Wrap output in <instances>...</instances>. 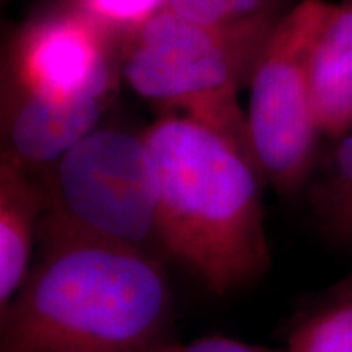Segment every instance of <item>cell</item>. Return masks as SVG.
<instances>
[{"label":"cell","instance_id":"cell-1","mask_svg":"<svg viewBox=\"0 0 352 352\" xmlns=\"http://www.w3.org/2000/svg\"><path fill=\"white\" fill-rule=\"evenodd\" d=\"M39 259L3 311L0 352H155L171 316L151 252L41 219Z\"/></svg>","mask_w":352,"mask_h":352},{"label":"cell","instance_id":"cell-5","mask_svg":"<svg viewBox=\"0 0 352 352\" xmlns=\"http://www.w3.org/2000/svg\"><path fill=\"white\" fill-rule=\"evenodd\" d=\"M328 0H302L276 21L250 77L246 109L254 165L280 195L297 192L315 166L316 126L310 59L333 10Z\"/></svg>","mask_w":352,"mask_h":352},{"label":"cell","instance_id":"cell-15","mask_svg":"<svg viewBox=\"0 0 352 352\" xmlns=\"http://www.w3.org/2000/svg\"><path fill=\"white\" fill-rule=\"evenodd\" d=\"M334 240H340L342 243L352 245V215L349 219H346L344 222L340 223L334 230L329 233Z\"/></svg>","mask_w":352,"mask_h":352},{"label":"cell","instance_id":"cell-10","mask_svg":"<svg viewBox=\"0 0 352 352\" xmlns=\"http://www.w3.org/2000/svg\"><path fill=\"white\" fill-rule=\"evenodd\" d=\"M290 352H352V279L298 321L289 336Z\"/></svg>","mask_w":352,"mask_h":352},{"label":"cell","instance_id":"cell-9","mask_svg":"<svg viewBox=\"0 0 352 352\" xmlns=\"http://www.w3.org/2000/svg\"><path fill=\"white\" fill-rule=\"evenodd\" d=\"M311 107L321 135L352 131V0L334 3L310 59Z\"/></svg>","mask_w":352,"mask_h":352},{"label":"cell","instance_id":"cell-6","mask_svg":"<svg viewBox=\"0 0 352 352\" xmlns=\"http://www.w3.org/2000/svg\"><path fill=\"white\" fill-rule=\"evenodd\" d=\"M114 43L72 7L43 13L13 39L3 94L109 101L120 77Z\"/></svg>","mask_w":352,"mask_h":352},{"label":"cell","instance_id":"cell-7","mask_svg":"<svg viewBox=\"0 0 352 352\" xmlns=\"http://www.w3.org/2000/svg\"><path fill=\"white\" fill-rule=\"evenodd\" d=\"M108 103L103 100L6 95L2 104V155L32 173H43L98 129Z\"/></svg>","mask_w":352,"mask_h":352},{"label":"cell","instance_id":"cell-4","mask_svg":"<svg viewBox=\"0 0 352 352\" xmlns=\"http://www.w3.org/2000/svg\"><path fill=\"white\" fill-rule=\"evenodd\" d=\"M41 182L44 222L145 252L158 245V183L144 134L98 127Z\"/></svg>","mask_w":352,"mask_h":352},{"label":"cell","instance_id":"cell-8","mask_svg":"<svg viewBox=\"0 0 352 352\" xmlns=\"http://www.w3.org/2000/svg\"><path fill=\"white\" fill-rule=\"evenodd\" d=\"M33 175L12 158L0 157V311L32 271L34 241L46 210L43 182Z\"/></svg>","mask_w":352,"mask_h":352},{"label":"cell","instance_id":"cell-12","mask_svg":"<svg viewBox=\"0 0 352 352\" xmlns=\"http://www.w3.org/2000/svg\"><path fill=\"white\" fill-rule=\"evenodd\" d=\"M168 3L170 0H67L69 7L121 44L168 8Z\"/></svg>","mask_w":352,"mask_h":352},{"label":"cell","instance_id":"cell-14","mask_svg":"<svg viewBox=\"0 0 352 352\" xmlns=\"http://www.w3.org/2000/svg\"><path fill=\"white\" fill-rule=\"evenodd\" d=\"M155 352H290L289 349L279 351L271 347L248 344V342L233 340L227 336H209L201 338L188 344H175V342H165L160 349Z\"/></svg>","mask_w":352,"mask_h":352},{"label":"cell","instance_id":"cell-13","mask_svg":"<svg viewBox=\"0 0 352 352\" xmlns=\"http://www.w3.org/2000/svg\"><path fill=\"white\" fill-rule=\"evenodd\" d=\"M271 8V0H170L168 3V10L208 25L232 23Z\"/></svg>","mask_w":352,"mask_h":352},{"label":"cell","instance_id":"cell-3","mask_svg":"<svg viewBox=\"0 0 352 352\" xmlns=\"http://www.w3.org/2000/svg\"><path fill=\"white\" fill-rule=\"evenodd\" d=\"M277 20L271 8L208 25L165 8L122 44L121 74L139 96L217 131L253 162L239 90Z\"/></svg>","mask_w":352,"mask_h":352},{"label":"cell","instance_id":"cell-11","mask_svg":"<svg viewBox=\"0 0 352 352\" xmlns=\"http://www.w3.org/2000/svg\"><path fill=\"white\" fill-rule=\"evenodd\" d=\"M311 206L328 233L352 215V131L338 139L327 170L311 189Z\"/></svg>","mask_w":352,"mask_h":352},{"label":"cell","instance_id":"cell-2","mask_svg":"<svg viewBox=\"0 0 352 352\" xmlns=\"http://www.w3.org/2000/svg\"><path fill=\"white\" fill-rule=\"evenodd\" d=\"M158 183V246L217 296L271 263L261 178L217 131L166 113L144 132Z\"/></svg>","mask_w":352,"mask_h":352}]
</instances>
